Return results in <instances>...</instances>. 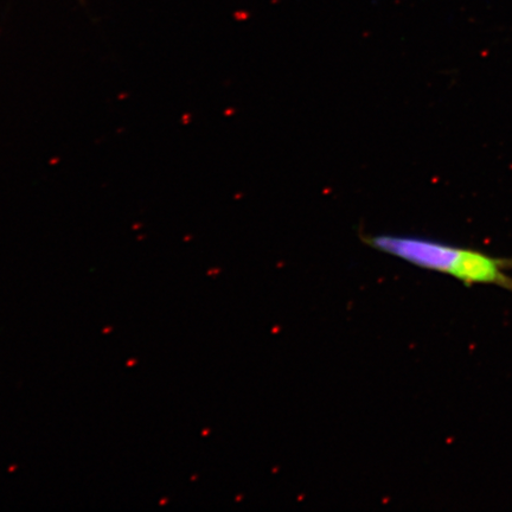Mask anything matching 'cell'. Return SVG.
<instances>
[{
	"mask_svg": "<svg viewBox=\"0 0 512 512\" xmlns=\"http://www.w3.org/2000/svg\"><path fill=\"white\" fill-rule=\"evenodd\" d=\"M367 243L408 264L424 270L451 275L466 286L495 285L512 292V259L496 258L476 249L403 235L369 236Z\"/></svg>",
	"mask_w": 512,
	"mask_h": 512,
	"instance_id": "6da1fadb",
	"label": "cell"
}]
</instances>
